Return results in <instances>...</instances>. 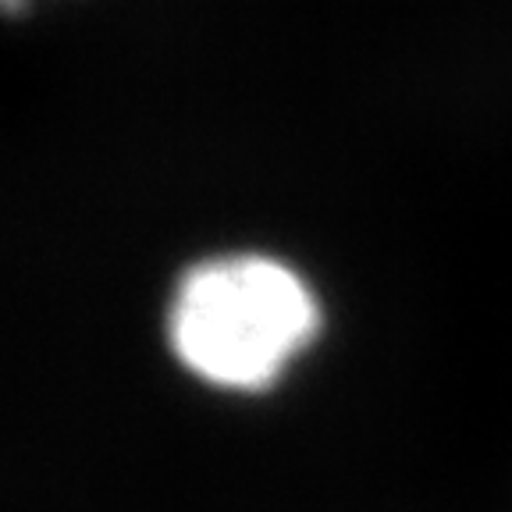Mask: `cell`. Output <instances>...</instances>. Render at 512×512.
Returning a JSON list of instances; mask_svg holds the SVG:
<instances>
[{
	"mask_svg": "<svg viewBox=\"0 0 512 512\" xmlns=\"http://www.w3.org/2000/svg\"><path fill=\"white\" fill-rule=\"evenodd\" d=\"M175 363L224 395H267L317 349L324 299L292 260L260 249L203 256L168 299Z\"/></svg>",
	"mask_w": 512,
	"mask_h": 512,
	"instance_id": "cell-1",
	"label": "cell"
}]
</instances>
